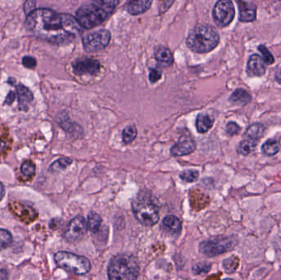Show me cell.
<instances>
[{"mask_svg": "<svg viewBox=\"0 0 281 280\" xmlns=\"http://www.w3.org/2000/svg\"><path fill=\"white\" fill-rule=\"evenodd\" d=\"M26 28L35 37L54 44L72 42L81 34L77 19L49 8H38L27 15Z\"/></svg>", "mask_w": 281, "mask_h": 280, "instance_id": "cell-1", "label": "cell"}, {"mask_svg": "<svg viewBox=\"0 0 281 280\" xmlns=\"http://www.w3.org/2000/svg\"><path fill=\"white\" fill-rule=\"evenodd\" d=\"M119 1H92L81 5L76 12V19L81 28L91 30L109 18L119 4Z\"/></svg>", "mask_w": 281, "mask_h": 280, "instance_id": "cell-2", "label": "cell"}, {"mask_svg": "<svg viewBox=\"0 0 281 280\" xmlns=\"http://www.w3.org/2000/svg\"><path fill=\"white\" fill-rule=\"evenodd\" d=\"M220 43V35L208 25H198L191 30L187 37L186 44L191 51L206 54L212 51Z\"/></svg>", "mask_w": 281, "mask_h": 280, "instance_id": "cell-3", "label": "cell"}, {"mask_svg": "<svg viewBox=\"0 0 281 280\" xmlns=\"http://www.w3.org/2000/svg\"><path fill=\"white\" fill-rule=\"evenodd\" d=\"M139 273V262L131 254L114 256L108 266L109 280H137Z\"/></svg>", "mask_w": 281, "mask_h": 280, "instance_id": "cell-4", "label": "cell"}, {"mask_svg": "<svg viewBox=\"0 0 281 280\" xmlns=\"http://www.w3.org/2000/svg\"><path fill=\"white\" fill-rule=\"evenodd\" d=\"M132 208L135 217L142 225L151 227L158 223L160 210L151 195L140 193L132 201Z\"/></svg>", "mask_w": 281, "mask_h": 280, "instance_id": "cell-5", "label": "cell"}, {"mask_svg": "<svg viewBox=\"0 0 281 280\" xmlns=\"http://www.w3.org/2000/svg\"><path fill=\"white\" fill-rule=\"evenodd\" d=\"M56 264L60 268L78 276L89 273L91 269L90 260L83 256L69 252H58L54 256Z\"/></svg>", "mask_w": 281, "mask_h": 280, "instance_id": "cell-6", "label": "cell"}, {"mask_svg": "<svg viewBox=\"0 0 281 280\" xmlns=\"http://www.w3.org/2000/svg\"><path fill=\"white\" fill-rule=\"evenodd\" d=\"M235 236H221L203 241L199 244V252L208 257H216L230 252L237 245Z\"/></svg>", "mask_w": 281, "mask_h": 280, "instance_id": "cell-7", "label": "cell"}, {"mask_svg": "<svg viewBox=\"0 0 281 280\" xmlns=\"http://www.w3.org/2000/svg\"><path fill=\"white\" fill-rule=\"evenodd\" d=\"M111 40V33L102 29L84 35L82 38L83 48L86 52L92 53L105 49Z\"/></svg>", "mask_w": 281, "mask_h": 280, "instance_id": "cell-8", "label": "cell"}, {"mask_svg": "<svg viewBox=\"0 0 281 280\" xmlns=\"http://www.w3.org/2000/svg\"><path fill=\"white\" fill-rule=\"evenodd\" d=\"M235 9L233 2L230 0H221L216 2L212 10V16L216 26L226 27L235 18Z\"/></svg>", "mask_w": 281, "mask_h": 280, "instance_id": "cell-9", "label": "cell"}, {"mask_svg": "<svg viewBox=\"0 0 281 280\" xmlns=\"http://www.w3.org/2000/svg\"><path fill=\"white\" fill-rule=\"evenodd\" d=\"M11 212L24 224H30L38 218L37 210L25 201H12L8 205Z\"/></svg>", "mask_w": 281, "mask_h": 280, "instance_id": "cell-10", "label": "cell"}, {"mask_svg": "<svg viewBox=\"0 0 281 280\" xmlns=\"http://www.w3.org/2000/svg\"><path fill=\"white\" fill-rule=\"evenodd\" d=\"M88 230L87 221L81 215L73 218L64 232V238L70 243H75L85 236Z\"/></svg>", "mask_w": 281, "mask_h": 280, "instance_id": "cell-11", "label": "cell"}, {"mask_svg": "<svg viewBox=\"0 0 281 280\" xmlns=\"http://www.w3.org/2000/svg\"><path fill=\"white\" fill-rule=\"evenodd\" d=\"M72 68L74 73L79 76L90 75L95 76L100 73L101 64L100 61L91 58H81L76 59L72 63Z\"/></svg>", "mask_w": 281, "mask_h": 280, "instance_id": "cell-12", "label": "cell"}, {"mask_svg": "<svg viewBox=\"0 0 281 280\" xmlns=\"http://www.w3.org/2000/svg\"><path fill=\"white\" fill-rule=\"evenodd\" d=\"M197 145L195 140L189 133H184L179 140L173 145L170 154L174 157H182L188 155L195 151Z\"/></svg>", "mask_w": 281, "mask_h": 280, "instance_id": "cell-13", "label": "cell"}, {"mask_svg": "<svg viewBox=\"0 0 281 280\" xmlns=\"http://www.w3.org/2000/svg\"><path fill=\"white\" fill-rule=\"evenodd\" d=\"M249 77H262L266 73L265 63L258 54H252L249 57L246 68Z\"/></svg>", "mask_w": 281, "mask_h": 280, "instance_id": "cell-14", "label": "cell"}, {"mask_svg": "<svg viewBox=\"0 0 281 280\" xmlns=\"http://www.w3.org/2000/svg\"><path fill=\"white\" fill-rule=\"evenodd\" d=\"M239 20L241 22H253L257 17V7L253 2L238 1Z\"/></svg>", "mask_w": 281, "mask_h": 280, "instance_id": "cell-15", "label": "cell"}, {"mask_svg": "<svg viewBox=\"0 0 281 280\" xmlns=\"http://www.w3.org/2000/svg\"><path fill=\"white\" fill-rule=\"evenodd\" d=\"M155 59L158 63L159 67L170 68L174 63V56L172 52L167 47L160 45L155 49Z\"/></svg>", "mask_w": 281, "mask_h": 280, "instance_id": "cell-16", "label": "cell"}, {"mask_svg": "<svg viewBox=\"0 0 281 280\" xmlns=\"http://www.w3.org/2000/svg\"><path fill=\"white\" fill-rule=\"evenodd\" d=\"M16 90L18 97L19 110L27 111L29 104L34 100L32 92L23 84L17 85Z\"/></svg>", "mask_w": 281, "mask_h": 280, "instance_id": "cell-17", "label": "cell"}, {"mask_svg": "<svg viewBox=\"0 0 281 280\" xmlns=\"http://www.w3.org/2000/svg\"><path fill=\"white\" fill-rule=\"evenodd\" d=\"M152 1L148 0H137V1H129L125 4V10L130 15L137 16L142 14L151 7Z\"/></svg>", "mask_w": 281, "mask_h": 280, "instance_id": "cell-18", "label": "cell"}, {"mask_svg": "<svg viewBox=\"0 0 281 280\" xmlns=\"http://www.w3.org/2000/svg\"><path fill=\"white\" fill-rule=\"evenodd\" d=\"M252 100L250 94L244 89H236L230 96L229 101L234 105H245L249 104Z\"/></svg>", "mask_w": 281, "mask_h": 280, "instance_id": "cell-19", "label": "cell"}, {"mask_svg": "<svg viewBox=\"0 0 281 280\" xmlns=\"http://www.w3.org/2000/svg\"><path fill=\"white\" fill-rule=\"evenodd\" d=\"M265 130V127L263 126L262 124L256 123V124H252L251 126H249L244 133V138L258 142V140H260V138L264 135Z\"/></svg>", "mask_w": 281, "mask_h": 280, "instance_id": "cell-20", "label": "cell"}, {"mask_svg": "<svg viewBox=\"0 0 281 280\" xmlns=\"http://www.w3.org/2000/svg\"><path fill=\"white\" fill-rule=\"evenodd\" d=\"M214 119L207 114H200L196 119V129L198 133H205L212 129Z\"/></svg>", "mask_w": 281, "mask_h": 280, "instance_id": "cell-21", "label": "cell"}, {"mask_svg": "<svg viewBox=\"0 0 281 280\" xmlns=\"http://www.w3.org/2000/svg\"><path fill=\"white\" fill-rule=\"evenodd\" d=\"M87 226L92 234H96L102 226V218L98 213L91 211L87 217Z\"/></svg>", "mask_w": 281, "mask_h": 280, "instance_id": "cell-22", "label": "cell"}, {"mask_svg": "<svg viewBox=\"0 0 281 280\" xmlns=\"http://www.w3.org/2000/svg\"><path fill=\"white\" fill-rule=\"evenodd\" d=\"M280 149H281V144L278 140L275 139H269L262 146V151L267 156H274L278 154Z\"/></svg>", "mask_w": 281, "mask_h": 280, "instance_id": "cell-23", "label": "cell"}, {"mask_svg": "<svg viewBox=\"0 0 281 280\" xmlns=\"http://www.w3.org/2000/svg\"><path fill=\"white\" fill-rule=\"evenodd\" d=\"M257 145H258V142H256L254 140L244 138V140H241L240 144L238 145L236 151H237L238 154L246 156V155H249V154H251L252 152L254 151L257 147Z\"/></svg>", "mask_w": 281, "mask_h": 280, "instance_id": "cell-24", "label": "cell"}, {"mask_svg": "<svg viewBox=\"0 0 281 280\" xmlns=\"http://www.w3.org/2000/svg\"><path fill=\"white\" fill-rule=\"evenodd\" d=\"M163 224L167 229L174 232V233H179L181 230V222L179 220V218H177L174 215H168L166 217L164 218Z\"/></svg>", "mask_w": 281, "mask_h": 280, "instance_id": "cell-25", "label": "cell"}, {"mask_svg": "<svg viewBox=\"0 0 281 280\" xmlns=\"http://www.w3.org/2000/svg\"><path fill=\"white\" fill-rule=\"evenodd\" d=\"M137 136V127L135 125H129V126L126 127L125 129H123V133H122L123 143L125 145H130L131 143L133 142V140L136 139Z\"/></svg>", "mask_w": 281, "mask_h": 280, "instance_id": "cell-26", "label": "cell"}, {"mask_svg": "<svg viewBox=\"0 0 281 280\" xmlns=\"http://www.w3.org/2000/svg\"><path fill=\"white\" fill-rule=\"evenodd\" d=\"M72 163V159L69 158H61V159L56 160L52 163L49 167V171L52 173H57L60 171L64 170L68 166L71 165Z\"/></svg>", "mask_w": 281, "mask_h": 280, "instance_id": "cell-27", "label": "cell"}, {"mask_svg": "<svg viewBox=\"0 0 281 280\" xmlns=\"http://www.w3.org/2000/svg\"><path fill=\"white\" fill-rule=\"evenodd\" d=\"M239 264H240V260L235 256L226 258L224 260L223 263H222L224 270L226 273L229 274L234 273L237 270Z\"/></svg>", "mask_w": 281, "mask_h": 280, "instance_id": "cell-28", "label": "cell"}, {"mask_svg": "<svg viewBox=\"0 0 281 280\" xmlns=\"http://www.w3.org/2000/svg\"><path fill=\"white\" fill-rule=\"evenodd\" d=\"M12 243V236L7 229H0V250L8 248Z\"/></svg>", "mask_w": 281, "mask_h": 280, "instance_id": "cell-29", "label": "cell"}, {"mask_svg": "<svg viewBox=\"0 0 281 280\" xmlns=\"http://www.w3.org/2000/svg\"><path fill=\"white\" fill-rule=\"evenodd\" d=\"M179 177L183 181L186 182H196L199 177V172L193 169H188L180 173Z\"/></svg>", "mask_w": 281, "mask_h": 280, "instance_id": "cell-30", "label": "cell"}, {"mask_svg": "<svg viewBox=\"0 0 281 280\" xmlns=\"http://www.w3.org/2000/svg\"><path fill=\"white\" fill-rule=\"evenodd\" d=\"M258 51L260 52L261 54H262V59H263L264 63H267L268 65H272L275 63L274 57L271 54V52L269 51V49L263 45V44H260L258 48Z\"/></svg>", "mask_w": 281, "mask_h": 280, "instance_id": "cell-31", "label": "cell"}, {"mask_svg": "<svg viewBox=\"0 0 281 280\" xmlns=\"http://www.w3.org/2000/svg\"><path fill=\"white\" fill-rule=\"evenodd\" d=\"M21 172L26 177H33L35 173V163L31 161L24 162L21 166Z\"/></svg>", "mask_w": 281, "mask_h": 280, "instance_id": "cell-32", "label": "cell"}, {"mask_svg": "<svg viewBox=\"0 0 281 280\" xmlns=\"http://www.w3.org/2000/svg\"><path fill=\"white\" fill-rule=\"evenodd\" d=\"M210 270H211V265L206 262H199L198 264L194 265L193 267V273L195 275L207 273Z\"/></svg>", "mask_w": 281, "mask_h": 280, "instance_id": "cell-33", "label": "cell"}, {"mask_svg": "<svg viewBox=\"0 0 281 280\" xmlns=\"http://www.w3.org/2000/svg\"><path fill=\"white\" fill-rule=\"evenodd\" d=\"M240 129H241V128H240L235 122H229V123L226 124V133H227L228 135L230 136V137L238 134V133H240Z\"/></svg>", "mask_w": 281, "mask_h": 280, "instance_id": "cell-34", "label": "cell"}, {"mask_svg": "<svg viewBox=\"0 0 281 280\" xmlns=\"http://www.w3.org/2000/svg\"><path fill=\"white\" fill-rule=\"evenodd\" d=\"M162 77V71L159 68H151L150 74H149V80L151 83H156L161 80Z\"/></svg>", "mask_w": 281, "mask_h": 280, "instance_id": "cell-35", "label": "cell"}, {"mask_svg": "<svg viewBox=\"0 0 281 280\" xmlns=\"http://www.w3.org/2000/svg\"><path fill=\"white\" fill-rule=\"evenodd\" d=\"M22 64L27 68H35L37 65V61L34 57L26 56L22 59Z\"/></svg>", "mask_w": 281, "mask_h": 280, "instance_id": "cell-36", "label": "cell"}, {"mask_svg": "<svg viewBox=\"0 0 281 280\" xmlns=\"http://www.w3.org/2000/svg\"><path fill=\"white\" fill-rule=\"evenodd\" d=\"M35 4H36V2H32V1H27V2H26L24 9H25L26 14L29 15L33 11H35Z\"/></svg>", "mask_w": 281, "mask_h": 280, "instance_id": "cell-37", "label": "cell"}, {"mask_svg": "<svg viewBox=\"0 0 281 280\" xmlns=\"http://www.w3.org/2000/svg\"><path fill=\"white\" fill-rule=\"evenodd\" d=\"M16 93L13 92V91H10L8 95H7V97H6V100H5L4 104L7 105H11L13 103L15 99H16Z\"/></svg>", "mask_w": 281, "mask_h": 280, "instance_id": "cell-38", "label": "cell"}, {"mask_svg": "<svg viewBox=\"0 0 281 280\" xmlns=\"http://www.w3.org/2000/svg\"><path fill=\"white\" fill-rule=\"evenodd\" d=\"M275 80L277 83L281 85V70L278 71L275 73Z\"/></svg>", "mask_w": 281, "mask_h": 280, "instance_id": "cell-39", "label": "cell"}, {"mask_svg": "<svg viewBox=\"0 0 281 280\" xmlns=\"http://www.w3.org/2000/svg\"><path fill=\"white\" fill-rule=\"evenodd\" d=\"M5 188L2 185V182H0V201H2V199L4 197Z\"/></svg>", "mask_w": 281, "mask_h": 280, "instance_id": "cell-40", "label": "cell"}, {"mask_svg": "<svg viewBox=\"0 0 281 280\" xmlns=\"http://www.w3.org/2000/svg\"><path fill=\"white\" fill-rule=\"evenodd\" d=\"M5 145H6L5 142H3L2 140H0V150H2V149H4Z\"/></svg>", "mask_w": 281, "mask_h": 280, "instance_id": "cell-41", "label": "cell"}, {"mask_svg": "<svg viewBox=\"0 0 281 280\" xmlns=\"http://www.w3.org/2000/svg\"><path fill=\"white\" fill-rule=\"evenodd\" d=\"M233 280L232 279H226V280Z\"/></svg>", "mask_w": 281, "mask_h": 280, "instance_id": "cell-42", "label": "cell"}]
</instances>
